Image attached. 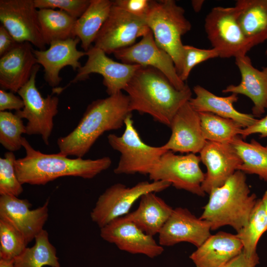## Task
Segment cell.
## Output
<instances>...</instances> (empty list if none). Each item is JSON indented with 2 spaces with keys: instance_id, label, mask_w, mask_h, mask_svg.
<instances>
[{
  "instance_id": "obj_4",
  "label": "cell",
  "mask_w": 267,
  "mask_h": 267,
  "mask_svg": "<svg viewBox=\"0 0 267 267\" xmlns=\"http://www.w3.org/2000/svg\"><path fill=\"white\" fill-rule=\"evenodd\" d=\"M209 194L200 218L213 230L229 225L239 232L247 224L258 200L255 194H250L245 174L239 170Z\"/></svg>"
},
{
  "instance_id": "obj_18",
  "label": "cell",
  "mask_w": 267,
  "mask_h": 267,
  "mask_svg": "<svg viewBox=\"0 0 267 267\" xmlns=\"http://www.w3.org/2000/svg\"><path fill=\"white\" fill-rule=\"evenodd\" d=\"M210 224L197 218L187 209H173L170 217L159 233L158 243L171 246L180 242L190 243L197 248L211 235Z\"/></svg>"
},
{
  "instance_id": "obj_17",
  "label": "cell",
  "mask_w": 267,
  "mask_h": 267,
  "mask_svg": "<svg viewBox=\"0 0 267 267\" xmlns=\"http://www.w3.org/2000/svg\"><path fill=\"white\" fill-rule=\"evenodd\" d=\"M199 153L201 161L207 168L201 185L205 193L222 185L243 163L229 143L207 141Z\"/></svg>"
},
{
  "instance_id": "obj_14",
  "label": "cell",
  "mask_w": 267,
  "mask_h": 267,
  "mask_svg": "<svg viewBox=\"0 0 267 267\" xmlns=\"http://www.w3.org/2000/svg\"><path fill=\"white\" fill-rule=\"evenodd\" d=\"M113 54L122 63L151 67L159 70L177 89H182L186 85L178 75L171 56L156 44L151 30L139 42Z\"/></svg>"
},
{
  "instance_id": "obj_39",
  "label": "cell",
  "mask_w": 267,
  "mask_h": 267,
  "mask_svg": "<svg viewBox=\"0 0 267 267\" xmlns=\"http://www.w3.org/2000/svg\"><path fill=\"white\" fill-rule=\"evenodd\" d=\"M24 106L23 99L12 92H7L6 90L0 89V111L6 110H22Z\"/></svg>"
},
{
  "instance_id": "obj_6",
  "label": "cell",
  "mask_w": 267,
  "mask_h": 267,
  "mask_svg": "<svg viewBox=\"0 0 267 267\" xmlns=\"http://www.w3.org/2000/svg\"><path fill=\"white\" fill-rule=\"evenodd\" d=\"M132 114L124 122L125 129L123 134L107 136L111 147L121 154L114 172L117 175L140 174L148 175L167 151L162 146L149 145L141 139L134 125Z\"/></svg>"
},
{
  "instance_id": "obj_29",
  "label": "cell",
  "mask_w": 267,
  "mask_h": 267,
  "mask_svg": "<svg viewBox=\"0 0 267 267\" xmlns=\"http://www.w3.org/2000/svg\"><path fill=\"white\" fill-rule=\"evenodd\" d=\"M230 143L243 162L238 170L245 174L257 175L267 181V145L264 146L254 139L247 142L239 135Z\"/></svg>"
},
{
  "instance_id": "obj_30",
  "label": "cell",
  "mask_w": 267,
  "mask_h": 267,
  "mask_svg": "<svg viewBox=\"0 0 267 267\" xmlns=\"http://www.w3.org/2000/svg\"><path fill=\"white\" fill-rule=\"evenodd\" d=\"M35 240L34 246L26 247L13 260L14 267H61L56 248L50 242L47 231L43 229Z\"/></svg>"
},
{
  "instance_id": "obj_16",
  "label": "cell",
  "mask_w": 267,
  "mask_h": 267,
  "mask_svg": "<svg viewBox=\"0 0 267 267\" xmlns=\"http://www.w3.org/2000/svg\"><path fill=\"white\" fill-rule=\"evenodd\" d=\"M49 202L47 199L42 206L31 210L32 205L27 199L0 195V219L15 228L28 245L44 229L48 217Z\"/></svg>"
},
{
  "instance_id": "obj_42",
  "label": "cell",
  "mask_w": 267,
  "mask_h": 267,
  "mask_svg": "<svg viewBox=\"0 0 267 267\" xmlns=\"http://www.w3.org/2000/svg\"><path fill=\"white\" fill-rule=\"evenodd\" d=\"M17 43L7 30L2 25L0 26V56L13 49Z\"/></svg>"
},
{
  "instance_id": "obj_9",
  "label": "cell",
  "mask_w": 267,
  "mask_h": 267,
  "mask_svg": "<svg viewBox=\"0 0 267 267\" xmlns=\"http://www.w3.org/2000/svg\"><path fill=\"white\" fill-rule=\"evenodd\" d=\"M40 66L38 64L35 65L29 80L17 92L24 106L15 114L27 120L26 134L41 135L48 145L54 126L53 118L58 112L59 99L53 94L44 97L37 89L36 78Z\"/></svg>"
},
{
  "instance_id": "obj_40",
  "label": "cell",
  "mask_w": 267,
  "mask_h": 267,
  "mask_svg": "<svg viewBox=\"0 0 267 267\" xmlns=\"http://www.w3.org/2000/svg\"><path fill=\"white\" fill-rule=\"evenodd\" d=\"M259 263V258L257 253L250 256L242 250L224 267H256Z\"/></svg>"
},
{
  "instance_id": "obj_3",
  "label": "cell",
  "mask_w": 267,
  "mask_h": 267,
  "mask_svg": "<svg viewBox=\"0 0 267 267\" xmlns=\"http://www.w3.org/2000/svg\"><path fill=\"white\" fill-rule=\"evenodd\" d=\"M22 144L25 156L16 159L15 169L22 184L45 185L67 176L90 179L108 169L112 163L108 156L92 160L69 158L59 152L45 154L33 148L25 137L22 138Z\"/></svg>"
},
{
  "instance_id": "obj_24",
  "label": "cell",
  "mask_w": 267,
  "mask_h": 267,
  "mask_svg": "<svg viewBox=\"0 0 267 267\" xmlns=\"http://www.w3.org/2000/svg\"><path fill=\"white\" fill-rule=\"evenodd\" d=\"M193 90L195 96L191 97L189 103L198 113L209 112L233 120L240 124L243 128L251 126L257 120L252 114L240 112L234 107V103L238 100L237 94L219 96L198 85L195 86Z\"/></svg>"
},
{
  "instance_id": "obj_26",
  "label": "cell",
  "mask_w": 267,
  "mask_h": 267,
  "mask_svg": "<svg viewBox=\"0 0 267 267\" xmlns=\"http://www.w3.org/2000/svg\"><path fill=\"white\" fill-rule=\"evenodd\" d=\"M237 21L252 47L267 41V0H238Z\"/></svg>"
},
{
  "instance_id": "obj_35",
  "label": "cell",
  "mask_w": 267,
  "mask_h": 267,
  "mask_svg": "<svg viewBox=\"0 0 267 267\" xmlns=\"http://www.w3.org/2000/svg\"><path fill=\"white\" fill-rule=\"evenodd\" d=\"M15 156L13 152L4 154L0 158V195L18 197L23 191L15 169Z\"/></svg>"
},
{
  "instance_id": "obj_32",
  "label": "cell",
  "mask_w": 267,
  "mask_h": 267,
  "mask_svg": "<svg viewBox=\"0 0 267 267\" xmlns=\"http://www.w3.org/2000/svg\"><path fill=\"white\" fill-rule=\"evenodd\" d=\"M267 231V216L261 199H258L247 224L237 236L240 239L243 251L248 256L257 253L258 243L263 234Z\"/></svg>"
},
{
  "instance_id": "obj_20",
  "label": "cell",
  "mask_w": 267,
  "mask_h": 267,
  "mask_svg": "<svg viewBox=\"0 0 267 267\" xmlns=\"http://www.w3.org/2000/svg\"><path fill=\"white\" fill-rule=\"evenodd\" d=\"M80 42L78 38H72L53 42L48 49L33 50L37 64L44 67V78L49 86H58L62 80L59 73L64 67L70 66L74 71L81 67L79 60L87 53L78 50Z\"/></svg>"
},
{
  "instance_id": "obj_13",
  "label": "cell",
  "mask_w": 267,
  "mask_h": 267,
  "mask_svg": "<svg viewBox=\"0 0 267 267\" xmlns=\"http://www.w3.org/2000/svg\"><path fill=\"white\" fill-rule=\"evenodd\" d=\"M0 21L17 43L46 49L34 0H0Z\"/></svg>"
},
{
  "instance_id": "obj_11",
  "label": "cell",
  "mask_w": 267,
  "mask_h": 267,
  "mask_svg": "<svg viewBox=\"0 0 267 267\" xmlns=\"http://www.w3.org/2000/svg\"><path fill=\"white\" fill-rule=\"evenodd\" d=\"M150 30L145 18L132 15L113 3L94 46L106 54L114 53L134 44L137 38L143 37Z\"/></svg>"
},
{
  "instance_id": "obj_8",
  "label": "cell",
  "mask_w": 267,
  "mask_h": 267,
  "mask_svg": "<svg viewBox=\"0 0 267 267\" xmlns=\"http://www.w3.org/2000/svg\"><path fill=\"white\" fill-rule=\"evenodd\" d=\"M237 17L235 6H215L205 17V32L219 57L235 58L246 55L252 48L242 31Z\"/></svg>"
},
{
  "instance_id": "obj_31",
  "label": "cell",
  "mask_w": 267,
  "mask_h": 267,
  "mask_svg": "<svg viewBox=\"0 0 267 267\" xmlns=\"http://www.w3.org/2000/svg\"><path fill=\"white\" fill-rule=\"evenodd\" d=\"M201 131L206 141L230 143L243 129L236 121L209 112L199 113Z\"/></svg>"
},
{
  "instance_id": "obj_46",
  "label": "cell",
  "mask_w": 267,
  "mask_h": 267,
  "mask_svg": "<svg viewBox=\"0 0 267 267\" xmlns=\"http://www.w3.org/2000/svg\"><path fill=\"white\" fill-rule=\"evenodd\" d=\"M266 54L267 55V47L266 50Z\"/></svg>"
},
{
  "instance_id": "obj_5",
  "label": "cell",
  "mask_w": 267,
  "mask_h": 267,
  "mask_svg": "<svg viewBox=\"0 0 267 267\" xmlns=\"http://www.w3.org/2000/svg\"><path fill=\"white\" fill-rule=\"evenodd\" d=\"M184 13V9L174 0H150L145 17L156 44L171 56L179 76L184 59L181 37L191 28Z\"/></svg>"
},
{
  "instance_id": "obj_25",
  "label": "cell",
  "mask_w": 267,
  "mask_h": 267,
  "mask_svg": "<svg viewBox=\"0 0 267 267\" xmlns=\"http://www.w3.org/2000/svg\"><path fill=\"white\" fill-rule=\"evenodd\" d=\"M173 209L155 192H149L140 198L138 207L124 217L148 235L159 234L171 215Z\"/></svg>"
},
{
  "instance_id": "obj_7",
  "label": "cell",
  "mask_w": 267,
  "mask_h": 267,
  "mask_svg": "<svg viewBox=\"0 0 267 267\" xmlns=\"http://www.w3.org/2000/svg\"><path fill=\"white\" fill-rule=\"evenodd\" d=\"M171 185L167 181H143L130 187L115 183L98 198L90 216L100 228L112 221L127 215L134 203L144 194L162 191Z\"/></svg>"
},
{
  "instance_id": "obj_34",
  "label": "cell",
  "mask_w": 267,
  "mask_h": 267,
  "mask_svg": "<svg viewBox=\"0 0 267 267\" xmlns=\"http://www.w3.org/2000/svg\"><path fill=\"white\" fill-rule=\"evenodd\" d=\"M27 245L24 237L15 228L0 219V259L13 261Z\"/></svg>"
},
{
  "instance_id": "obj_21",
  "label": "cell",
  "mask_w": 267,
  "mask_h": 267,
  "mask_svg": "<svg viewBox=\"0 0 267 267\" xmlns=\"http://www.w3.org/2000/svg\"><path fill=\"white\" fill-rule=\"evenodd\" d=\"M235 59L241 74V82L237 85H228L222 92L247 96L253 103L252 115L260 117L267 109V66L262 70L256 68L246 55L237 56Z\"/></svg>"
},
{
  "instance_id": "obj_44",
  "label": "cell",
  "mask_w": 267,
  "mask_h": 267,
  "mask_svg": "<svg viewBox=\"0 0 267 267\" xmlns=\"http://www.w3.org/2000/svg\"><path fill=\"white\" fill-rule=\"evenodd\" d=\"M0 267H14L13 261L0 259Z\"/></svg>"
},
{
  "instance_id": "obj_43",
  "label": "cell",
  "mask_w": 267,
  "mask_h": 267,
  "mask_svg": "<svg viewBox=\"0 0 267 267\" xmlns=\"http://www.w3.org/2000/svg\"><path fill=\"white\" fill-rule=\"evenodd\" d=\"M204 1V0H192L191 4L193 10L196 12H199L201 9Z\"/></svg>"
},
{
  "instance_id": "obj_22",
  "label": "cell",
  "mask_w": 267,
  "mask_h": 267,
  "mask_svg": "<svg viewBox=\"0 0 267 267\" xmlns=\"http://www.w3.org/2000/svg\"><path fill=\"white\" fill-rule=\"evenodd\" d=\"M32 45L18 43L0 58V86L1 89L15 93L29 80L37 64Z\"/></svg>"
},
{
  "instance_id": "obj_28",
  "label": "cell",
  "mask_w": 267,
  "mask_h": 267,
  "mask_svg": "<svg viewBox=\"0 0 267 267\" xmlns=\"http://www.w3.org/2000/svg\"><path fill=\"white\" fill-rule=\"evenodd\" d=\"M38 16L42 35L46 45L56 41L75 38L73 29L77 19L64 11L40 9Z\"/></svg>"
},
{
  "instance_id": "obj_2",
  "label": "cell",
  "mask_w": 267,
  "mask_h": 267,
  "mask_svg": "<svg viewBox=\"0 0 267 267\" xmlns=\"http://www.w3.org/2000/svg\"><path fill=\"white\" fill-rule=\"evenodd\" d=\"M131 114L129 97L122 91L92 101L77 127L57 139L59 152L67 156L83 158L100 136L105 132L122 128Z\"/></svg>"
},
{
  "instance_id": "obj_36",
  "label": "cell",
  "mask_w": 267,
  "mask_h": 267,
  "mask_svg": "<svg viewBox=\"0 0 267 267\" xmlns=\"http://www.w3.org/2000/svg\"><path fill=\"white\" fill-rule=\"evenodd\" d=\"M219 57L218 51L214 48L202 49L189 45H184V59L180 79L185 82L192 69L197 64L211 58Z\"/></svg>"
},
{
  "instance_id": "obj_19",
  "label": "cell",
  "mask_w": 267,
  "mask_h": 267,
  "mask_svg": "<svg viewBox=\"0 0 267 267\" xmlns=\"http://www.w3.org/2000/svg\"><path fill=\"white\" fill-rule=\"evenodd\" d=\"M170 127L172 131L170 137L161 146L167 151L196 154L201 151L207 141L201 131L199 113L189 101L177 111Z\"/></svg>"
},
{
  "instance_id": "obj_45",
  "label": "cell",
  "mask_w": 267,
  "mask_h": 267,
  "mask_svg": "<svg viewBox=\"0 0 267 267\" xmlns=\"http://www.w3.org/2000/svg\"><path fill=\"white\" fill-rule=\"evenodd\" d=\"M264 211L267 216V190L265 192L262 198L261 199Z\"/></svg>"
},
{
  "instance_id": "obj_10",
  "label": "cell",
  "mask_w": 267,
  "mask_h": 267,
  "mask_svg": "<svg viewBox=\"0 0 267 267\" xmlns=\"http://www.w3.org/2000/svg\"><path fill=\"white\" fill-rule=\"evenodd\" d=\"M201 159L195 154L177 155L167 151L148 175L153 181H167L178 189H183L203 197L202 183L205 174L201 170Z\"/></svg>"
},
{
  "instance_id": "obj_41",
  "label": "cell",
  "mask_w": 267,
  "mask_h": 267,
  "mask_svg": "<svg viewBox=\"0 0 267 267\" xmlns=\"http://www.w3.org/2000/svg\"><path fill=\"white\" fill-rule=\"evenodd\" d=\"M255 134H259L260 137H267V115L261 119H257L251 126L243 128L240 135L245 139L248 136Z\"/></svg>"
},
{
  "instance_id": "obj_12",
  "label": "cell",
  "mask_w": 267,
  "mask_h": 267,
  "mask_svg": "<svg viewBox=\"0 0 267 267\" xmlns=\"http://www.w3.org/2000/svg\"><path fill=\"white\" fill-rule=\"evenodd\" d=\"M86 63L77 70L74 78L63 88H53L52 93H60L72 84L88 79L89 75L96 73L103 78V84L109 95L124 90L140 65L116 62L110 58L102 49L92 45L86 51Z\"/></svg>"
},
{
  "instance_id": "obj_1",
  "label": "cell",
  "mask_w": 267,
  "mask_h": 267,
  "mask_svg": "<svg viewBox=\"0 0 267 267\" xmlns=\"http://www.w3.org/2000/svg\"><path fill=\"white\" fill-rule=\"evenodd\" d=\"M124 90L128 94L132 112L148 114L169 127L177 111L192 95L187 84L182 89H177L163 73L149 66H140Z\"/></svg>"
},
{
  "instance_id": "obj_23",
  "label": "cell",
  "mask_w": 267,
  "mask_h": 267,
  "mask_svg": "<svg viewBox=\"0 0 267 267\" xmlns=\"http://www.w3.org/2000/svg\"><path fill=\"white\" fill-rule=\"evenodd\" d=\"M189 256L196 267H224L243 250L236 234L220 231L211 235Z\"/></svg>"
},
{
  "instance_id": "obj_15",
  "label": "cell",
  "mask_w": 267,
  "mask_h": 267,
  "mask_svg": "<svg viewBox=\"0 0 267 267\" xmlns=\"http://www.w3.org/2000/svg\"><path fill=\"white\" fill-rule=\"evenodd\" d=\"M100 235L105 241L132 254H142L153 259L161 255L164 250L153 236L144 232L124 216L100 228Z\"/></svg>"
},
{
  "instance_id": "obj_33",
  "label": "cell",
  "mask_w": 267,
  "mask_h": 267,
  "mask_svg": "<svg viewBox=\"0 0 267 267\" xmlns=\"http://www.w3.org/2000/svg\"><path fill=\"white\" fill-rule=\"evenodd\" d=\"M22 119L8 111H0V143L10 152L22 147V134H26Z\"/></svg>"
},
{
  "instance_id": "obj_37",
  "label": "cell",
  "mask_w": 267,
  "mask_h": 267,
  "mask_svg": "<svg viewBox=\"0 0 267 267\" xmlns=\"http://www.w3.org/2000/svg\"><path fill=\"white\" fill-rule=\"evenodd\" d=\"M38 9L58 8L77 19L89 6L90 0H34Z\"/></svg>"
},
{
  "instance_id": "obj_38",
  "label": "cell",
  "mask_w": 267,
  "mask_h": 267,
  "mask_svg": "<svg viewBox=\"0 0 267 267\" xmlns=\"http://www.w3.org/2000/svg\"><path fill=\"white\" fill-rule=\"evenodd\" d=\"M113 4L134 16L145 18L150 8V0H116Z\"/></svg>"
},
{
  "instance_id": "obj_27",
  "label": "cell",
  "mask_w": 267,
  "mask_h": 267,
  "mask_svg": "<svg viewBox=\"0 0 267 267\" xmlns=\"http://www.w3.org/2000/svg\"><path fill=\"white\" fill-rule=\"evenodd\" d=\"M113 1L109 0H90V3L75 23L73 34L81 42V47L87 51L92 46L100 30L106 20Z\"/></svg>"
}]
</instances>
